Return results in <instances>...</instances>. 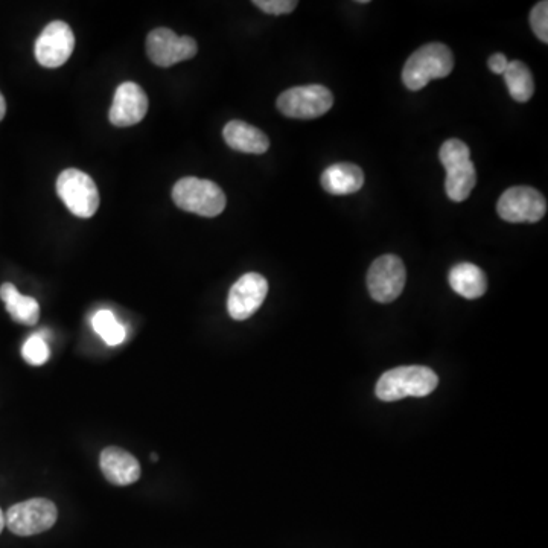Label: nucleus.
<instances>
[{
	"mask_svg": "<svg viewBox=\"0 0 548 548\" xmlns=\"http://www.w3.org/2000/svg\"><path fill=\"white\" fill-rule=\"evenodd\" d=\"M151 460H153V462H157V454H153V456H151Z\"/></svg>",
	"mask_w": 548,
	"mask_h": 548,
	"instance_id": "obj_28",
	"label": "nucleus"
},
{
	"mask_svg": "<svg viewBox=\"0 0 548 548\" xmlns=\"http://www.w3.org/2000/svg\"><path fill=\"white\" fill-rule=\"evenodd\" d=\"M488 64L489 69H491L494 74L503 75L504 71H506L507 64H509V60H507V57L504 54H494L489 58Z\"/></svg>",
	"mask_w": 548,
	"mask_h": 548,
	"instance_id": "obj_25",
	"label": "nucleus"
},
{
	"mask_svg": "<svg viewBox=\"0 0 548 548\" xmlns=\"http://www.w3.org/2000/svg\"><path fill=\"white\" fill-rule=\"evenodd\" d=\"M93 329L109 346H119L124 343L127 332L124 326L116 320L115 314L109 310H101L93 316Z\"/></svg>",
	"mask_w": 548,
	"mask_h": 548,
	"instance_id": "obj_20",
	"label": "nucleus"
},
{
	"mask_svg": "<svg viewBox=\"0 0 548 548\" xmlns=\"http://www.w3.org/2000/svg\"><path fill=\"white\" fill-rule=\"evenodd\" d=\"M268 293L267 279L259 273H247L230 288L227 311L238 322L250 319L261 308Z\"/></svg>",
	"mask_w": 548,
	"mask_h": 548,
	"instance_id": "obj_10",
	"label": "nucleus"
},
{
	"mask_svg": "<svg viewBox=\"0 0 548 548\" xmlns=\"http://www.w3.org/2000/svg\"><path fill=\"white\" fill-rule=\"evenodd\" d=\"M530 25H532L535 36L541 42H548V4L547 2H539L533 7L530 13Z\"/></svg>",
	"mask_w": 548,
	"mask_h": 548,
	"instance_id": "obj_23",
	"label": "nucleus"
},
{
	"mask_svg": "<svg viewBox=\"0 0 548 548\" xmlns=\"http://www.w3.org/2000/svg\"><path fill=\"white\" fill-rule=\"evenodd\" d=\"M454 55L442 43H428L413 52L402 69V81L413 92L424 89L431 80L448 77L453 71Z\"/></svg>",
	"mask_w": 548,
	"mask_h": 548,
	"instance_id": "obj_2",
	"label": "nucleus"
},
{
	"mask_svg": "<svg viewBox=\"0 0 548 548\" xmlns=\"http://www.w3.org/2000/svg\"><path fill=\"white\" fill-rule=\"evenodd\" d=\"M224 141L232 150L246 154H264L270 139L264 131L243 121H230L223 130Z\"/></svg>",
	"mask_w": 548,
	"mask_h": 548,
	"instance_id": "obj_14",
	"label": "nucleus"
},
{
	"mask_svg": "<svg viewBox=\"0 0 548 548\" xmlns=\"http://www.w3.org/2000/svg\"><path fill=\"white\" fill-rule=\"evenodd\" d=\"M447 182L445 189L447 195L456 203H462L471 195L472 189L477 185V171L471 160L457 163V165L448 166Z\"/></svg>",
	"mask_w": 548,
	"mask_h": 548,
	"instance_id": "obj_18",
	"label": "nucleus"
},
{
	"mask_svg": "<svg viewBox=\"0 0 548 548\" xmlns=\"http://www.w3.org/2000/svg\"><path fill=\"white\" fill-rule=\"evenodd\" d=\"M323 189L332 195H349L360 191L364 185L363 169L354 163H335L323 171Z\"/></svg>",
	"mask_w": 548,
	"mask_h": 548,
	"instance_id": "obj_15",
	"label": "nucleus"
},
{
	"mask_svg": "<svg viewBox=\"0 0 548 548\" xmlns=\"http://www.w3.org/2000/svg\"><path fill=\"white\" fill-rule=\"evenodd\" d=\"M0 299L4 300L11 319L20 325H36L40 319V305L34 297L23 296L10 282L0 287Z\"/></svg>",
	"mask_w": 548,
	"mask_h": 548,
	"instance_id": "obj_17",
	"label": "nucleus"
},
{
	"mask_svg": "<svg viewBox=\"0 0 548 548\" xmlns=\"http://www.w3.org/2000/svg\"><path fill=\"white\" fill-rule=\"evenodd\" d=\"M75 48L71 26L61 20L49 23L36 42V58L43 67L55 69L63 66Z\"/></svg>",
	"mask_w": 548,
	"mask_h": 548,
	"instance_id": "obj_11",
	"label": "nucleus"
},
{
	"mask_svg": "<svg viewBox=\"0 0 548 548\" xmlns=\"http://www.w3.org/2000/svg\"><path fill=\"white\" fill-rule=\"evenodd\" d=\"M440 162L445 168L448 166L457 165V163L466 162L471 160V150L465 142L460 139H450L440 147Z\"/></svg>",
	"mask_w": 548,
	"mask_h": 548,
	"instance_id": "obj_22",
	"label": "nucleus"
},
{
	"mask_svg": "<svg viewBox=\"0 0 548 548\" xmlns=\"http://www.w3.org/2000/svg\"><path fill=\"white\" fill-rule=\"evenodd\" d=\"M173 200L182 211L206 218L223 214L227 204L226 194L217 183L198 177L179 180L173 189Z\"/></svg>",
	"mask_w": 548,
	"mask_h": 548,
	"instance_id": "obj_3",
	"label": "nucleus"
},
{
	"mask_svg": "<svg viewBox=\"0 0 548 548\" xmlns=\"http://www.w3.org/2000/svg\"><path fill=\"white\" fill-rule=\"evenodd\" d=\"M334 96L328 87L320 84L293 87L279 95L278 109L282 115L293 119H316L328 113Z\"/></svg>",
	"mask_w": 548,
	"mask_h": 548,
	"instance_id": "obj_4",
	"label": "nucleus"
},
{
	"mask_svg": "<svg viewBox=\"0 0 548 548\" xmlns=\"http://www.w3.org/2000/svg\"><path fill=\"white\" fill-rule=\"evenodd\" d=\"M253 5H256L264 13L281 16V14H288L296 10L297 2L296 0H255Z\"/></svg>",
	"mask_w": 548,
	"mask_h": 548,
	"instance_id": "obj_24",
	"label": "nucleus"
},
{
	"mask_svg": "<svg viewBox=\"0 0 548 548\" xmlns=\"http://www.w3.org/2000/svg\"><path fill=\"white\" fill-rule=\"evenodd\" d=\"M504 81L509 87L510 96L515 101L527 102L535 92L532 72L523 61H509L504 71Z\"/></svg>",
	"mask_w": 548,
	"mask_h": 548,
	"instance_id": "obj_19",
	"label": "nucleus"
},
{
	"mask_svg": "<svg viewBox=\"0 0 548 548\" xmlns=\"http://www.w3.org/2000/svg\"><path fill=\"white\" fill-rule=\"evenodd\" d=\"M497 212L507 223H538L547 212V201L535 188L513 186L501 195Z\"/></svg>",
	"mask_w": 548,
	"mask_h": 548,
	"instance_id": "obj_8",
	"label": "nucleus"
},
{
	"mask_svg": "<svg viewBox=\"0 0 548 548\" xmlns=\"http://www.w3.org/2000/svg\"><path fill=\"white\" fill-rule=\"evenodd\" d=\"M198 45L192 37H180L168 28H157L147 37V54L156 66L171 67L197 55Z\"/></svg>",
	"mask_w": 548,
	"mask_h": 548,
	"instance_id": "obj_9",
	"label": "nucleus"
},
{
	"mask_svg": "<svg viewBox=\"0 0 548 548\" xmlns=\"http://www.w3.org/2000/svg\"><path fill=\"white\" fill-rule=\"evenodd\" d=\"M5 527V515L4 512H2V509H0V533L4 532Z\"/></svg>",
	"mask_w": 548,
	"mask_h": 548,
	"instance_id": "obj_27",
	"label": "nucleus"
},
{
	"mask_svg": "<svg viewBox=\"0 0 548 548\" xmlns=\"http://www.w3.org/2000/svg\"><path fill=\"white\" fill-rule=\"evenodd\" d=\"M57 506L48 498H31L14 504L5 515V526L17 536H34L46 532L57 521Z\"/></svg>",
	"mask_w": 548,
	"mask_h": 548,
	"instance_id": "obj_5",
	"label": "nucleus"
},
{
	"mask_svg": "<svg viewBox=\"0 0 548 548\" xmlns=\"http://www.w3.org/2000/svg\"><path fill=\"white\" fill-rule=\"evenodd\" d=\"M102 474L116 486H128L141 478L136 457L119 447H107L99 457Z\"/></svg>",
	"mask_w": 548,
	"mask_h": 548,
	"instance_id": "obj_13",
	"label": "nucleus"
},
{
	"mask_svg": "<svg viewBox=\"0 0 548 548\" xmlns=\"http://www.w3.org/2000/svg\"><path fill=\"white\" fill-rule=\"evenodd\" d=\"M407 271L404 262L396 255H384L370 265L367 288L373 300L390 303L404 291Z\"/></svg>",
	"mask_w": 548,
	"mask_h": 548,
	"instance_id": "obj_7",
	"label": "nucleus"
},
{
	"mask_svg": "<svg viewBox=\"0 0 548 548\" xmlns=\"http://www.w3.org/2000/svg\"><path fill=\"white\" fill-rule=\"evenodd\" d=\"M448 279H450L451 288L465 299H478L488 290V278H486L485 271L471 262L454 265Z\"/></svg>",
	"mask_w": 548,
	"mask_h": 548,
	"instance_id": "obj_16",
	"label": "nucleus"
},
{
	"mask_svg": "<svg viewBox=\"0 0 548 548\" xmlns=\"http://www.w3.org/2000/svg\"><path fill=\"white\" fill-rule=\"evenodd\" d=\"M5 113H7V102H5L4 95L0 93V121L5 118Z\"/></svg>",
	"mask_w": 548,
	"mask_h": 548,
	"instance_id": "obj_26",
	"label": "nucleus"
},
{
	"mask_svg": "<svg viewBox=\"0 0 548 548\" xmlns=\"http://www.w3.org/2000/svg\"><path fill=\"white\" fill-rule=\"evenodd\" d=\"M58 197L78 218H90L98 211L99 192L92 177L80 169H66L58 176Z\"/></svg>",
	"mask_w": 548,
	"mask_h": 548,
	"instance_id": "obj_6",
	"label": "nucleus"
},
{
	"mask_svg": "<svg viewBox=\"0 0 548 548\" xmlns=\"http://www.w3.org/2000/svg\"><path fill=\"white\" fill-rule=\"evenodd\" d=\"M439 376L425 366H401L383 373L376 383V398L384 402L415 396L424 398L436 390Z\"/></svg>",
	"mask_w": 548,
	"mask_h": 548,
	"instance_id": "obj_1",
	"label": "nucleus"
},
{
	"mask_svg": "<svg viewBox=\"0 0 548 548\" xmlns=\"http://www.w3.org/2000/svg\"><path fill=\"white\" fill-rule=\"evenodd\" d=\"M22 355L26 363L31 364V366H42L49 360L48 343L42 335H32L25 341Z\"/></svg>",
	"mask_w": 548,
	"mask_h": 548,
	"instance_id": "obj_21",
	"label": "nucleus"
},
{
	"mask_svg": "<svg viewBox=\"0 0 548 548\" xmlns=\"http://www.w3.org/2000/svg\"><path fill=\"white\" fill-rule=\"evenodd\" d=\"M147 112V93L139 84L127 81L116 90L109 118L115 127H131L139 124Z\"/></svg>",
	"mask_w": 548,
	"mask_h": 548,
	"instance_id": "obj_12",
	"label": "nucleus"
}]
</instances>
